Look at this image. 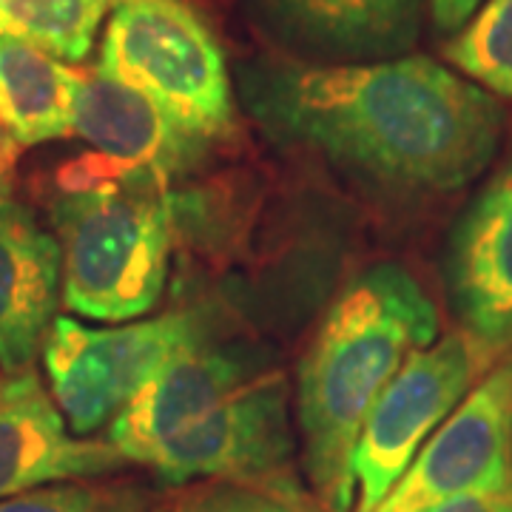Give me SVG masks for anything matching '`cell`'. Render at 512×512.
<instances>
[{"label": "cell", "mask_w": 512, "mask_h": 512, "mask_svg": "<svg viewBox=\"0 0 512 512\" xmlns=\"http://www.w3.org/2000/svg\"><path fill=\"white\" fill-rule=\"evenodd\" d=\"M239 86L274 140L396 191H456L501 143L493 94L421 55L339 66L259 60L242 69Z\"/></svg>", "instance_id": "1"}, {"label": "cell", "mask_w": 512, "mask_h": 512, "mask_svg": "<svg viewBox=\"0 0 512 512\" xmlns=\"http://www.w3.org/2000/svg\"><path fill=\"white\" fill-rule=\"evenodd\" d=\"M436 333L433 299L393 262L367 268L330 305L296 370L305 470L328 512H350L356 504L353 456L367 416L404 362L430 348Z\"/></svg>", "instance_id": "2"}, {"label": "cell", "mask_w": 512, "mask_h": 512, "mask_svg": "<svg viewBox=\"0 0 512 512\" xmlns=\"http://www.w3.org/2000/svg\"><path fill=\"white\" fill-rule=\"evenodd\" d=\"M52 225L69 311L97 322H128L160 302L171 262L165 180L97 154L77 160L60 171Z\"/></svg>", "instance_id": "3"}, {"label": "cell", "mask_w": 512, "mask_h": 512, "mask_svg": "<svg viewBox=\"0 0 512 512\" xmlns=\"http://www.w3.org/2000/svg\"><path fill=\"white\" fill-rule=\"evenodd\" d=\"M97 69L146 94L208 143L234 128L225 55L205 20L183 0L117 3Z\"/></svg>", "instance_id": "4"}, {"label": "cell", "mask_w": 512, "mask_h": 512, "mask_svg": "<svg viewBox=\"0 0 512 512\" xmlns=\"http://www.w3.org/2000/svg\"><path fill=\"white\" fill-rule=\"evenodd\" d=\"M194 313H165L120 328L57 316L43 342L49 393L72 433L92 436L117 419L180 350L200 342Z\"/></svg>", "instance_id": "5"}, {"label": "cell", "mask_w": 512, "mask_h": 512, "mask_svg": "<svg viewBox=\"0 0 512 512\" xmlns=\"http://www.w3.org/2000/svg\"><path fill=\"white\" fill-rule=\"evenodd\" d=\"M293 444L285 376L265 370L194 424L154 444L137 464L165 487L208 478L302 490L293 476Z\"/></svg>", "instance_id": "6"}, {"label": "cell", "mask_w": 512, "mask_h": 512, "mask_svg": "<svg viewBox=\"0 0 512 512\" xmlns=\"http://www.w3.org/2000/svg\"><path fill=\"white\" fill-rule=\"evenodd\" d=\"M495 356L467 330H458L404 362L373 404L356 444V512H373L382 504L424 441L447 421Z\"/></svg>", "instance_id": "7"}, {"label": "cell", "mask_w": 512, "mask_h": 512, "mask_svg": "<svg viewBox=\"0 0 512 512\" xmlns=\"http://www.w3.org/2000/svg\"><path fill=\"white\" fill-rule=\"evenodd\" d=\"M504 487H512V359L464 396L373 512H427Z\"/></svg>", "instance_id": "8"}, {"label": "cell", "mask_w": 512, "mask_h": 512, "mask_svg": "<svg viewBox=\"0 0 512 512\" xmlns=\"http://www.w3.org/2000/svg\"><path fill=\"white\" fill-rule=\"evenodd\" d=\"M128 461L109 439H83L32 367L0 379V501L46 484L100 478Z\"/></svg>", "instance_id": "9"}, {"label": "cell", "mask_w": 512, "mask_h": 512, "mask_svg": "<svg viewBox=\"0 0 512 512\" xmlns=\"http://www.w3.org/2000/svg\"><path fill=\"white\" fill-rule=\"evenodd\" d=\"M447 288L464 330L501 353L512 339V163L461 214L447 251Z\"/></svg>", "instance_id": "10"}, {"label": "cell", "mask_w": 512, "mask_h": 512, "mask_svg": "<svg viewBox=\"0 0 512 512\" xmlns=\"http://www.w3.org/2000/svg\"><path fill=\"white\" fill-rule=\"evenodd\" d=\"M74 134L86 140L97 157L126 171H148L165 183L194 168L211 146L168 117L146 94L103 74L97 66L89 72L80 69Z\"/></svg>", "instance_id": "11"}, {"label": "cell", "mask_w": 512, "mask_h": 512, "mask_svg": "<svg viewBox=\"0 0 512 512\" xmlns=\"http://www.w3.org/2000/svg\"><path fill=\"white\" fill-rule=\"evenodd\" d=\"M265 373L248 350L208 345L205 339L180 350L146 390L109 424V441L128 464H137L160 441L171 439Z\"/></svg>", "instance_id": "12"}, {"label": "cell", "mask_w": 512, "mask_h": 512, "mask_svg": "<svg viewBox=\"0 0 512 512\" xmlns=\"http://www.w3.org/2000/svg\"><path fill=\"white\" fill-rule=\"evenodd\" d=\"M63 296L60 242L12 194H0V370L32 367Z\"/></svg>", "instance_id": "13"}, {"label": "cell", "mask_w": 512, "mask_h": 512, "mask_svg": "<svg viewBox=\"0 0 512 512\" xmlns=\"http://www.w3.org/2000/svg\"><path fill=\"white\" fill-rule=\"evenodd\" d=\"M293 46L339 60L402 57L419 35L421 0H259Z\"/></svg>", "instance_id": "14"}, {"label": "cell", "mask_w": 512, "mask_h": 512, "mask_svg": "<svg viewBox=\"0 0 512 512\" xmlns=\"http://www.w3.org/2000/svg\"><path fill=\"white\" fill-rule=\"evenodd\" d=\"M77 83L80 69L18 37L0 35V123L20 146L72 137Z\"/></svg>", "instance_id": "15"}, {"label": "cell", "mask_w": 512, "mask_h": 512, "mask_svg": "<svg viewBox=\"0 0 512 512\" xmlns=\"http://www.w3.org/2000/svg\"><path fill=\"white\" fill-rule=\"evenodd\" d=\"M111 0H0V35L32 43L63 63H83Z\"/></svg>", "instance_id": "16"}, {"label": "cell", "mask_w": 512, "mask_h": 512, "mask_svg": "<svg viewBox=\"0 0 512 512\" xmlns=\"http://www.w3.org/2000/svg\"><path fill=\"white\" fill-rule=\"evenodd\" d=\"M458 72L501 97H512V0H487L444 46Z\"/></svg>", "instance_id": "17"}, {"label": "cell", "mask_w": 512, "mask_h": 512, "mask_svg": "<svg viewBox=\"0 0 512 512\" xmlns=\"http://www.w3.org/2000/svg\"><path fill=\"white\" fill-rule=\"evenodd\" d=\"M0 512H168V504L131 481H60L3 498Z\"/></svg>", "instance_id": "18"}, {"label": "cell", "mask_w": 512, "mask_h": 512, "mask_svg": "<svg viewBox=\"0 0 512 512\" xmlns=\"http://www.w3.org/2000/svg\"><path fill=\"white\" fill-rule=\"evenodd\" d=\"M168 512H316L305 490H276L237 481H208L177 498Z\"/></svg>", "instance_id": "19"}, {"label": "cell", "mask_w": 512, "mask_h": 512, "mask_svg": "<svg viewBox=\"0 0 512 512\" xmlns=\"http://www.w3.org/2000/svg\"><path fill=\"white\" fill-rule=\"evenodd\" d=\"M427 512H512V487L450 498Z\"/></svg>", "instance_id": "20"}, {"label": "cell", "mask_w": 512, "mask_h": 512, "mask_svg": "<svg viewBox=\"0 0 512 512\" xmlns=\"http://www.w3.org/2000/svg\"><path fill=\"white\" fill-rule=\"evenodd\" d=\"M484 0H430V12L441 32H458L473 18Z\"/></svg>", "instance_id": "21"}, {"label": "cell", "mask_w": 512, "mask_h": 512, "mask_svg": "<svg viewBox=\"0 0 512 512\" xmlns=\"http://www.w3.org/2000/svg\"><path fill=\"white\" fill-rule=\"evenodd\" d=\"M20 148L23 146L12 137V131L0 123V194H9V185H12L15 165H18Z\"/></svg>", "instance_id": "22"}, {"label": "cell", "mask_w": 512, "mask_h": 512, "mask_svg": "<svg viewBox=\"0 0 512 512\" xmlns=\"http://www.w3.org/2000/svg\"><path fill=\"white\" fill-rule=\"evenodd\" d=\"M111 3H126V0H111Z\"/></svg>", "instance_id": "23"}]
</instances>
